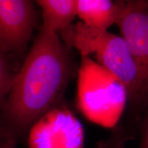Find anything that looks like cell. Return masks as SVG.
<instances>
[{
    "label": "cell",
    "mask_w": 148,
    "mask_h": 148,
    "mask_svg": "<svg viewBox=\"0 0 148 148\" xmlns=\"http://www.w3.org/2000/svg\"><path fill=\"white\" fill-rule=\"evenodd\" d=\"M67 45L81 56H95V61L119 79L126 88L127 101L138 110L148 104V92L139 66L121 36L99 32L78 22L62 32Z\"/></svg>",
    "instance_id": "2"
},
{
    "label": "cell",
    "mask_w": 148,
    "mask_h": 148,
    "mask_svg": "<svg viewBox=\"0 0 148 148\" xmlns=\"http://www.w3.org/2000/svg\"><path fill=\"white\" fill-rule=\"evenodd\" d=\"M8 138H13V136L11 135L10 132H8V130L5 127L3 122L0 121V143L2 142L3 140L6 139ZM15 139V138H14Z\"/></svg>",
    "instance_id": "12"
},
{
    "label": "cell",
    "mask_w": 148,
    "mask_h": 148,
    "mask_svg": "<svg viewBox=\"0 0 148 148\" xmlns=\"http://www.w3.org/2000/svg\"><path fill=\"white\" fill-rule=\"evenodd\" d=\"M84 132L78 119L65 108L55 107L30 127L29 148H83Z\"/></svg>",
    "instance_id": "4"
},
{
    "label": "cell",
    "mask_w": 148,
    "mask_h": 148,
    "mask_svg": "<svg viewBox=\"0 0 148 148\" xmlns=\"http://www.w3.org/2000/svg\"><path fill=\"white\" fill-rule=\"evenodd\" d=\"M15 139L13 138H8L3 140L0 143V148H16Z\"/></svg>",
    "instance_id": "13"
},
{
    "label": "cell",
    "mask_w": 148,
    "mask_h": 148,
    "mask_svg": "<svg viewBox=\"0 0 148 148\" xmlns=\"http://www.w3.org/2000/svg\"><path fill=\"white\" fill-rule=\"evenodd\" d=\"M42 10V27L58 34L71 25L77 16V0H38Z\"/></svg>",
    "instance_id": "8"
},
{
    "label": "cell",
    "mask_w": 148,
    "mask_h": 148,
    "mask_svg": "<svg viewBox=\"0 0 148 148\" xmlns=\"http://www.w3.org/2000/svg\"><path fill=\"white\" fill-rule=\"evenodd\" d=\"M81 58L77 72V106L90 121L113 127L126 106V88L97 61L89 56Z\"/></svg>",
    "instance_id": "3"
},
{
    "label": "cell",
    "mask_w": 148,
    "mask_h": 148,
    "mask_svg": "<svg viewBox=\"0 0 148 148\" xmlns=\"http://www.w3.org/2000/svg\"><path fill=\"white\" fill-rule=\"evenodd\" d=\"M138 148H148V108L140 126V141Z\"/></svg>",
    "instance_id": "11"
},
{
    "label": "cell",
    "mask_w": 148,
    "mask_h": 148,
    "mask_svg": "<svg viewBox=\"0 0 148 148\" xmlns=\"http://www.w3.org/2000/svg\"><path fill=\"white\" fill-rule=\"evenodd\" d=\"M72 63L58 34L41 27L3 106V123L15 138L56 104L72 75Z\"/></svg>",
    "instance_id": "1"
},
{
    "label": "cell",
    "mask_w": 148,
    "mask_h": 148,
    "mask_svg": "<svg viewBox=\"0 0 148 148\" xmlns=\"http://www.w3.org/2000/svg\"><path fill=\"white\" fill-rule=\"evenodd\" d=\"M36 25V11L28 0H0V51L22 50Z\"/></svg>",
    "instance_id": "5"
},
{
    "label": "cell",
    "mask_w": 148,
    "mask_h": 148,
    "mask_svg": "<svg viewBox=\"0 0 148 148\" xmlns=\"http://www.w3.org/2000/svg\"><path fill=\"white\" fill-rule=\"evenodd\" d=\"M13 77L5 53L0 51V107L3 106Z\"/></svg>",
    "instance_id": "9"
},
{
    "label": "cell",
    "mask_w": 148,
    "mask_h": 148,
    "mask_svg": "<svg viewBox=\"0 0 148 148\" xmlns=\"http://www.w3.org/2000/svg\"><path fill=\"white\" fill-rule=\"evenodd\" d=\"M116 25L139 66L148 92V1H125Z\"/></svg>",
    "instance_id": "6"
},
{
    "label": "cell",
    "mask_w": 148,
    "mask_h": 148,
    "mask_svg": "<svg viewBox=\"0 0 148 148\" xmlns=\"http://www.w3.org/2000/svg\"><path fill=\"white\" fill-rule=\"evenodd\" d=\"M125 1L77 0V16L86 27L99 32H106L116 24Z\"/></svg>",
    "instance_id": "7"
},
{
    "label": "cell",
    "mask_w": 148,
    "mask_h": 148,
    "mask_svg": "<svg viewBox=\"0 0 148 148\" xmlns=\"http://www.w3.org/2000/svg\"><path fill=\"white\" fill-rule=\"evenodd\" d=\"M130 130L128 127H120L114 131L110 141L108 142L107 148H125V143L131 138Z\"/></svg>",
    "instance_id": "10"
}]
</instances>
